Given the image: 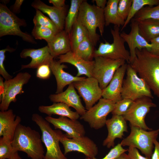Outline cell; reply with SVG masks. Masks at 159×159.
Instances as JSON below:
<instances>
[{
  "mask_svg": "<svg viewBox=\"0 0 159 159\" xmlns=\"http://www.w3.org/2000/svg\"><path fill=\"white\" fill-rule=\"evenodd\" d=\"M136 57L130 64L159 98V56L145 48L136 49Z\"/></svg>",
  "mask_w": 159,
  "mask_h": 159,
  "instance_id": "obj_1",
  "label": "cell"
},
{
  "mask_svg": "<svg viewBox=\"0 0 159 159\" xmlns=\"http://www.w3.org/2000/svg\"><path fill=\"white\" fill-rule=\"evenodd\" d=\"M39 133L29 126L19 124L12 145L16 151L25 153L31 159H44V151Z\"/></svg>",
  "mask_w": 159,
  "mask_h": 159,
  "instance_id": "obj_2",
  "label": "cell"
},
{
  "mask_svg": "<svg viewBox=\"0 0 159 159\" xmlns=\"http://www.w3.org/2000/svg\"><path fill=\"white\" fill-rule=\"evenodd\" d=\"M77 19L86 29L89 38L94 46H95L100 37L96 32L97 29L98 28L102 36L104 32V9L84 0L80 6Z\"/></svg>",
  "mask_w": 159,
  "mask_h": 159,
  "instance_id": "obj_3",
  "label": "cell"
},
{
  "mask_svg": "<svg viewBox=\"0 0 159 159\" xmlns=\"http://www.w3.org/2000/svg\"><path fill=\"white\" fill-rule=\"evenodd\" d=\"M32 120L42 132L41 140L46 149L44 159H67L62 152L59 144L64 134L60 130H53L49 123L37 113L32 114Z\"/></svg>",
  "mask_w": 159,
  "mask_h": 159,
  "instance_id": "obj_4",
  "label": "cell"
},
{
  "mask_svg": "<svg viewBox=\"0 0 159 159\" xmlns=\"http://www.w3.org/2000/svg\"><path fill=\"white\" fill-rule=\"evenodd\" d=\"M130 125V135L123 139L120 143L122 146L138 148L145 157L151 158L154 148V141L158 138L159 129L148 131L140 127Z\"/></svg>",
  "mask_w": 159,
  "mask_h": 159,
  "instance_id": "obj_5",
  "label": "cell"
},
{
  "mask_svg": "<svg viewBox=\"0 0 159 159\" xmlns=\"http://www.w3.org/2000/svg\"><path fill=\"white\" fill-rule=\"evenodd\" d=\"M27 25L25 20L18 17L4 4H0V37L7 35L17 36L24 41L36 44L34 38L22 32L20 27Z\"/></svg>",
  "mask_w": 159,
  "mask_h": 159,
  "instance_id": "obj_6",
  "label": "cell"
},
{
  "mask_svg": "<svg viewBox=\"0 0 159 159\" xmlns=\"http://www.w3.org/2000/svg\"><path fill=\"white\" fill-rule=\"evenodd\" d=\"M126 77L123 81L122 99L134 101L143 97L153 99L151 90L145 81L140 78L130 64H127Z\"/></svg>",
  "mask_w": 159,
  "mask_h": 159,
  "instance_id": "obj_7",
  "label": "cell"
},
{
  "mask_svg": "<svg viewBox=\"0 0 159 159\" xmlns=\"http://www.w3.org/2000/svg\"><path fill=\"white\" fill-rule=\"evenodd\" d=\"M119 28L114 25L111 29L113 42L110 43L106 41L105 43L100 42L98 49L94 51V57L100 56L115 60L122 59L129 64L130 53L125 47V42L120 36Z\"/></svg>",
  "mask_w": 159,
  "mask_h": 159,
  "instance_id": "obj_8",
  "label": "cell"
},
{
  "mask_svg": "<svg viewBox=\"0 0 159 159\" xmlns=\"http://www.w3.org/2000/svg\"><path fill=\"white\" fill-rule=\"evenodd\" d=\"M94 58L92 77L97 80L100 87L103 90L109 84L117 70L126 63V61L122 59L115 60L100 56Z\"/></svg>",
  "mask_w": 159,
  "mask_h": 159,
  "instance_id": "obj_9",
  "label": "cell"
},
{
  "mask_svg": "<svg viewBox=\"0 0 159 159\" xmlns=\"http://www.w3.org/2000/svg\"><path fill=\"white\" fill-rule=\"evenodd\" d=\"M156 107L151 99L143 97L134 101L126 113L123 116L126 121L130 122V125L140 127L145 130H152L146 125L145 121L147 114L150 109Z\"/></svg>",
  "mask_w": 159,
  "mask_h": 159,
  "instance_id": "obj_10",
  "label": "cell"
},
{
  "mask_svg": "<svg viewBox=\"0 0 159 159\" xmlns=\"http://www.w3.org/2000/svg\"><path fill=\"white\" fill-rule=\"evenodd\" d=\"M31 77L28 72H21L14 78L4 81V92L0 100L1 111L8 110L10 103L16 102V96L24 93L23 86L28 82Z\"/></svg>",
  "mask_w": 159,
  "mask_h": 159,
  "instance_id": "obj_11",
  "label": "cell"
},
{
  "mask_svg": "<svg viewBox=\"0 0 159 159\" xmlns=\"http://www.w3.org/2000/svg\"><path fill=\"white\" fill-rule=\"evenodd\" d=\"M115 104L111 101L101 98L97 104L86 111L80 119L88 123L91 128L99 129L105 125L107 117L113 110Z\"/></svg>",
  "mask_w": 159,
  "mask_h": 159,
  "instance_id": "obj_12",
  "label": "cell"
},
{
  "mask_svg": "<svg viewBox=\"0 0 159 159\" xmlns=\"http://www.w3.org/2000/svg\"><path fill=\"white\" fill-rule=\"evenodd\" d=\"M85 104L87 110L102 97V90L100 87L97 80L93 77L86 78L83 80L73 83Z\"/></svg>",
  "mask_w": 159,
  "mask_h": 159,
  "instance_id": "obj_13",
  "label": "cell"
},
{
  "mask_svg": "<svg viewBox=\"0 0 159 159\" xmlns=\"http://www.w3.org/2000/svg\"><path fill=\"white\" fill-rule=\"evenodd\" d=\"M60 142L63 146L64 155L72 151H77L83 154L86 157L93 158L98 153L97 145L87 136L69 138L64 134Z\"/></svg>",
  "mask_w": 159,
  "mask_h": 159,
  "instance_id": "obj_14",
  "label": "cell"
},
{
  "mask_svg": "<svg viewBox=\"0 0 159 159\" xmlns=\"http://www.w3.org/2000/svg\"><path fill=\"white\" fill-rule=\"evenodd\" d=\"M131 21V30L130 33L127 34L122 32L120 33L121 36L127 43L130 49V59L129 64L136 57V49H141L145 48L149 51L152 47L151 44L148 42L140 34L138 22L133 19Z\"/></svg>",
  "mask_w": 159,
  "mask_h": 159,
  "instance_id": "obj_15",
  "label": "cell"
},
{
  "mask_svg": "<svg viewBox=\"0 0 159 159\" xmlns=\"http://www.w3.org/2000/svg\"><path fill=\"white\" fill-rule=\"evenodd\" d=\"M45 119L52 124L55 129L62 130L69 138L84 136L85 131L83 125L77 120H73L67 117L60 116L58 118L47 116Z\"/></svg>",
  "mask_w": 159,
  "mask_h": 159,
  "instance_id": "obj_16",
  "label": "cell"
},
{
  "mask_svg": "<svg viewBox=\"0 0 159 159\" xmlns=\"http://www.w3.org/2000/svg\"><path fill=\"white\" fill-rule=\"evenodd\" d=\"M105 125L108 133L102 145L108 148H113L115 139H122L124 132H128L126 120L123 116L113 115L111 118L107 120Z\"/></svg>",
  "mask_w": 159,
  "mask_h": 159,
  "instance_id": "obj_17",
  "label": "cell"
},
{
  "mask_svg": "<svg viewBox=\"0 0 159 159\" xmlns=\"http://www.w3.org/2000/svg\"><path fill=\"white\" fill-rule=\"evenodd\" d=\"M127 64L126 63L124 64L117 70L109 84L102 90L103 98L111 101L115 103L122 99L121 92Z\"/></svg>",
  "mask_w": 159,
  "mask_h": 159,
  "instance_id": "obj_18",
  "label": "cell"
},
{
  "mask_svg": "<svg viewBox=\"0 0 159 159\" xmlns=\"http://www.w3.org/2000/svg\"><path fill=\"white\" fill-rule=\"evenodd\" d=\"M22 58L28 57L32 59L31 62L26 65H22L21 70L26 68H38L44 64H49L54 58L51 55L47 46L38 49H24L20 54Z\"/></svg>",
  "mask_w": 159,
  "mask_h": 159,
  "instance_id": "obj_19",
  "label": "cell"
},
{
  "mask_svg": "<svg viewBox=\"0 0 159 159\" xmlns=\"http://www.w3.org/2000/svg\"><path fill=\"white\" fill-rule=\"evenodd\" d=\"M49 98L53 102H62L72 107L81 116L86 111L73 83L69 85L65 91L57 94H51Z\"/></svg>",
  "mask_w": 159,
  "mask_h": 159,
  "instance_id": "obj_20",
  "label": "cell"
},
{
  "mask_svg": "<svg viewBox=\"0 0 159 159\" xmlns=\"http://www.w3.org/2000/svg\"><path fill=\"white\" fill-rule=\"evenodd\" d=\"M49 66L57 82V88L55 94L62 92L64 88L67 85L86 78L84 77L74 76L66 72L64 69L67 68V66L62 64L59 61L53 59L51 61Z\"/></svg>",
  "mask_w": 159,
  "mask_h": 159,
  "instance_id": "obj_21",
  "label": "cell"
},
{
  "mask_svg": "<svg viewBox=\"0 0 159 159\" xmlns=\"http://www.w3.org/2000/svg\"><path fill=\"white\" fill-rule=\"evenodd\" d=\"M32 6L47 14L57 26L59 31L64 29L65 19L67 16L66 6L59 8L48 5L40 0H35L31 4Z\"/></svg>",
  "mask_w": 159,
  "mask_h": 159,
  "instance_id": "obj_22",
  "label": "cell"
},
{
  "mask_svg": "<svg viewBox=\"0 0 159 159\" xmlns=\"http://www.w3.org/2000/svg\"><path fill=\"white\" fill-rule=\"evenodd\" d=\"M21 121V117L16 116L12 109L0 112V137L6 136L13 139L16 129Z\"/></svg>",
  "mask_w": 159,
  "mask_h": 159,
  "instance_id": "obj_23",
  "label": "cell"
},
{
  "mask_svg": "<svg viewBox=\"0 0 159 159\" xmlns=\"http://www.w3.org/2000/svg\"><path fill=\"white\" fill-rule=\"evenodd\" d=\"M58 58L61 63H68L75 66L77 70L76 76L80 77L81 75H85L87 77H92L94 60L85 61L75 56L72 51L59 56Z\"/></svg>",
  "mask_w": 159,
  "mask_h": 159,
  "instance_id": "obj_24",
  "label": "cell"
},
{
  "mask_svg": "<svg viewBox=\"0 0 159 159\" xmlns=\"http://www.w3.org/2000/svg\"><path fill=\"white\" fill-rule=\"evenodd\" d=\"M51 56L54 58L71 51L69 34L64 30L56 34L47 45Z\"/></svg>",
  "mask_w": 159,
  "mask_h": 159,
  "instance_id": "obj_25",
  "label": "cell"
},
{
  "mask_svg": "<svg viewBox=\"0 0 159 159\" xmlns=\"http://www.w3.org/2000/svg\"><path fill=\"white\" fill-rule=\"evenodd\" d=\"M69 107L62 102H53L50 105H40L38 109L40 112L45 114L48 116L55 115L67 117L73 120H77L80 117V115L76 111H72Z\"/></svg>",
  "mask_w": 159,
  "mask_h": 159,
  "instance_id": "obj_26",
  "label": "cell"
},
{
  "mask_svg": "<svg viewBox=\"0 0 159 159\" xmlns=\"http://www.w3.org/2000/svg\"><path fill=\"white\" fill-rule=\"evenodd\" d=\"M120 0H108L104 9L105 26L110 24L120 27L122 26L125 21L119 16L118 12V6Z\"/></svg>",
  "mask_w": 159,
  "mask_h": 159,
  "instance_id": "obj_27",
  "label": "cell"
},
{
  "mask_svg": "<svg viewBox=\"0 0 159 159\" xmlns=\"http://www.w3.org/2000/svg\"><path fill=\"white\" fill-rule=\"evenodd\" d=\"M137 21L140 34L148 42L159 36V20L149 19Z\"/></svg>",
  "mask_w": 159,
  "mask_h": 159,
  "instance_id": "obj_28",
  "label": "cell"
},
{
  "mask_svg": "<svg viewBox=\"0 0 159 159\" xmlns=\"http://www.w3.org/2000/svg\"><path fill=\"white\" fill-rule=\"evenodd\" d=\"M94 47L87 37L72 52L75 56L85 61H92L94 58Z\"/></svg>",
  "mask_w": 159,
  "mask_h": 159,
  "instance_id": "obj_29",
  "label": "cell"
},
{
  "mask_svg": "<svg viewBox=\"0 0 159 159\" xmlns=\"http://www.w3.org/2000/svg\"><path fill=\"white\" fill-rule=\"evenodd\" d=\"M69 34L72 51L86 37H89L87 30L78 19Z\"/></svg>",
  "mask_w": 159,
  "mask_h": 159,
  "instance_id": "obj_30",
  "label": "cell"
},
{
  "mask_svg": "<svg viewBox=\"0 0 159 159\" xmlns=\"http://www.w3.org/2000/svg\"><path fill=\"white\" fill-rule=\"evenodd\" d=\"M83 0H71L70 6L66 16L64 30L69 34L72 27L77 19L79 10Z\"/></svg>",
  "mask_w": 159,
  "mask_h": 159,
  "instance_id": "obj_31",
  "label": "cell"
},
{
  "mask_svg": "<svg viewBox=\"0 0 159 159\" xmlns=\"http://www.w3.org/2000/svg\"><path fill=\"white\" fill-rule=\"evenodd\" d=\"M159 4V0H132V4L129 15L125 21L121 31H122L134 18L136 14L146 6H152Z\"/></svg>",
  "mask_w": 159,
  "mask_h": 159,
  "instance_id": "obj_32",
  "label": "cell"
},
{
  "mask_svg": "<svg viewBox=\"0 0 159 159\" xmlns=\"http://www.w3.org/2000/svg\"><path fill=\"white\" fill-rule=\"evenodd\" d=\"M133 19L137 21L149 19L159 20V4L155 6L143 7L136 14Z\"/></svg>",
  "mask_w": 159,
  "mask_h": 159,
  "instance_id": "obj_33",
  "label": "cell"
},
{
  "mask_svg": "<svg viewBox=\"0 0 159 159\" xmlns=\"http://www.w3.org/2000/svg\"><path fill=\"white\" fill-rule=\"evenodd\" d=\"M56 34L48 28L38 25H34L32 32V36L35 39H44L47 43L51 42Z\"/></svg>",
  "mask_w": 159,
  "mask_h": 159,
  "instance_id": "obj_34",
  "label": "cell"
},
{
  "mask_svg": "<svg viewBox=\"0 0 159 159\" xmlns=\"http://www.w3.org/2000/svg\"><path fill=\"white\" fill-rule=\"evenodd\" d=\"M12 145V140L6 136L0 138V159H9L16 152Z\"/></svg>",
  "mask_w": 159,
  "mask_h": 159,
  "instance_id": "obj_35",
  "label": "cell"
},
{
  "mask_svg": "<svg viewBox=\"0 0 159 159\" xmlns=\"http://www.w3.org/2000/svg\"><path fill=\"white\" fill-rule=\"evenodd\" d=\"M33 22L34 25H40L48 28L56 34L60 31L52 21L44 16L41 11L38 10H36Z\"/></svg>",
  "mask_w": 159,
  "mask_h": 159,
  "instance_id": "obj_36",
  "label": "cell"
},
{
  "mask_svg": "<svg viewBox=\"0 0 159 159\" xmlns=\"http://www.w3.org/2000/svg\"><path fill=\"white\" fill-rule=\"evenodd\" d=\"M133 101L127 99H122L115 104L113 115L123 116L127 112Z\"/></svg>",
  "mask_w": 159,
  "mask_h": 159,
  "instance_id": "obj_37",
  "label": "cell"
},
{
  "mask_svg": "<svg viewBox=\"0 0 159 159\" xmlns=\"http://www.w3.org/2000/svg\"><path fill=\"white\" fill-rule=\"evenodd\" d=\"M132 4V0H120L118 6V14L124 21L127 18Z\"/></svg>",
  "mask_w": 159,
  "mask_h": 159,
  "instance_id": "obj_38",
  "label": "cell"
},
{
  "mask_svg": "<svg viewBox=\"0 0 159 159\" xmlns=\"http://www.w3.org/2000/svg\"><path fill=\"white\" fill-rule=\"evenodd\" d=\"M16 49L7 46L5 49L0 50V74L5 80L12 79V76L10 75L6 70L4 65L5 56V53L7 51L11 52L15 51Z\"/></svg>",
  "mask_w": 159,
  "mask_h": 159,
  "instance_id": "obj_39",
  "label": "cell"
},
{
  "mask_svg": "<svg viewBox=\"0 0 159 159\" xmlns=\"http://www.w3.org/2000/svg\"><path fill=\"white\" fill-rule=\"evenodd\" d=\"M128 149L124 148L120 143H118L112 148L105 157L100 159H115L121 154L127 151ZM85 159H98L95 158L86 157Z\"/></svg>",
  "mask_w": 159,
  "mask_h": 159,
  "instance_id": "obj_40",
  "label": "cell"
},
{
  "mask_svg": "<svg viewBox=\"0 0 159 159\" xmlns=\"http://www.w3.org/2000/svg\"><path fill=\"white\" fill-rule=\"evenodd\" d=\"M51 72L52 71L49 65H43L37 68L36 76L41 79L47 80L49 78Z\"/></svg>",
  "mask_w": 159,
  "mask_h": 159,
  "instance_id": "obj_41",
  "label": "cell"
},
{
  "mask_svg": "<svg viewBox=\"0 0 159 159\" xmlns=\"http://www.w3.org/2000/svg\"><path fill=\"white\" fill-rule=\"evenodd\" d=\"M127 151L128 155L130 159H151V158L142 156L135 147H129Z\"/></svg>",
  "mask_w": 159,
  "mask_h": 159,
  "instance_id": "obj_42",
  "label": "cell"
},
{
  "mask_svg": "<svg viewBox=\"0 0 159 159\" xmlns=\"http://www.w3.org/2000/svg\"><path fill=\"white\" fill-rule=\"evenodd\" d=\"M150 42L152 47L149 52L153 54L159 56V36L152 39Z\"/></svg>",
  "mask_w": 159,
  "mask_h": 159,
  "instance_id": "obj_43",
  "label": "cell"
},
{
  "mask_svg": "<svg viewBox=\"0 0 159 159\" xmlns=\"http://www.w3.org/2000/svg\"><path fill=\"white\" fill-rule=\"evenodd\" d=\"M24 1L23 0H16L11 11L15 14L19 13L21 11V6Z\"/></svg>",
  "mask_w": 159,
  "mask_h": 159,
  "instance_id": "obj_44",
  "label": "cell"
},
{
  "mask_svg": "<svg viewBox=\"0 0 159 159\" xmlns=\"http://www.w3.org/2000/svg\"><path fill=\"white\" fill-rule=\"evenodd\" d=\"M154 150L151 159H159V143L156 140L154 141Z\"/></svg>",
  "mask_w": 159,
  "mask_h": 159,
  "instance_id": "obj_45",
  "label": "cell"
},
{
  "mask_svg": "<svg viewBox=\"0 0 159 159\" xmlns=\"http://www.w3.org/2000/svg\"><path fill=\"white\" fill-rule=\"evenodd\" d=\"M48 1L56 8H60L65 6V0H49Z\"/></svg>",
  "mask_w": 159,
  "mask_h": 159,
  "instance_id": "obj_46",
  "label": "cell"
},
{
  "mask_svg": "<svg viewBox=\"0 0 159 159\" xmlns=\"http://www.w3.org/2000/svg\"><path fill=\"white\" fill-rule=\"evenodd\" d=\"M93 1L95 2L96 5L97 7L103 9L105 8L107 2L106 0H94Z\"/></svg>",
  "mask_w": 159,
  "mask_h": 159,
  "instance_id": "obj_47",
  "label": "cell"
},
{
  "mask_svg": "<svg viewBox=\"0 0 159 159\" xmlns=\"http://www.w3.org/2000/svg\"><path fill=\"white\" fill-rule=\"evenodd\" d=\"M3 77H0V100H1L4 92V86Z\"/></svg>",
  "mask_w": 159,
  "mask_h": 159,
  "instance_id": "obj_48",
  "label": "cell"
},
{
  "mask_svg": "<svg viewBox=\"0 0 159 159\" xmlns=\"http://www.w3.org/2000/svg\"><path fill=\"white\" fill-rule=\"evenodd\" d=\"M115 159H130V158L128 155L124 153Z\"/></svg>",
  "mask_w": 159,
  "mask_h": 159,
  "instance_id": "obj_49",
  "label": "cell"
},
{
  "mask_svg": "<svg viewBox=\"0 0 159 159\" xmlns=\"http://www.w3.org/2000/svg\"><path fill=\"white\" fill-rule=\"evenodd\" d=\"M9 159H21V158L18 152H16Z\"/></svg>",
  "mask_w": 159,
  "mask_h": 159,
  "instance_id": "obj_50",
  "label": "cell"
}]
</instances>
